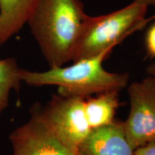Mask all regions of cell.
I'll return each mask as SVG.
<instances>
[{"label": "cell", "mask_w": 155, "mask_h": 155, "mask_svg": "<svg viewBox=\"0 0 155 155\" xmlns=\"http://www.w3.org/2000/svg\"><path fill=\"white\" fill-rule=\"evenodd\" d=\"M86 15L81 0H40L28 25L50 68L72 61Z\"/></svg>", "instance_id": "obj_1"}, {"label": "cell", "mask_w": 155, "mask_h": 155, "mask_svg": "<svg viewBox=\"0 0 155 155\" xmlns=\"http://www.w3.org/2000/svg\"><path fill=\"white\" fill-rule=\"evenodd\" d=\"M111 51L108 50L94 57L73 62L70 66L53 68L44 72L20 68L19 78L32 86H57L58 94L68 96L88 98L110 91L119 92L128 86L129 75L104 68L103 62Z\"/></svg>", "instance_id": "obj_2"}, {"label": "cell", "mask_w": 155, "mask_h": 155, "mask_svg": "<svg viewBox=\"0 0 155 155\" xmlns=\"http://www.w3.org/2000/svg\"><path fill=\"white\" fill-rule=\"evenodd\" d=\"M148 7L133 1L124 8L99 16L87 15L73 50L72 61L113 50L129 35L143 28Z\"/></svg>", "instance_id": "obj_3"}, {"label": "cell", "mask_w": 155, "mask_h": 155, "mask_svg": "<svg viewBox=\"0 0 155 155\" xmlns=\"http://www.w3.org/2000/svg\"><path fill=\"white\" fill-rule=\"evenodd\" d=\"M86 98L58 93L45 106L34 104L30 111L35 114L65 147L76 154L80 144L91 130L85 114Z\"/></svg>", "instance_id": "obj_4"}, {"label": "cell", "mask_w": 155, "mask_h": 155, "mask_svg": "<svg viewBox=\"0 0 155 155\" xmlns=\"http://www.w3.org/2000/svg\"><path fill=\"white\" fill-rule=\"evenodd\" d=\"M130 111L124 127L134 150L155 141V78L148 75L128 87Z\"/></svg>", "instance_id": "obj_5"}, {"label": "cell", "mask_w": 155, "mask_h": 155, "mask_svg": "<svg viewBox=\"0 0 155 155\" xmlns=\"http://www.w3.org/2000/svg\"><path fill=\"white\" fill-rule=\"evenodd\" d=\"M9 135L13 155H76L64 145L35 114Z\"/></svg>", "instance_id": "obj_6"}, {"label": "cell", "mask_w": 155, "mask_h": 155, "mask_svg": "<svg viewBox=\"0 0 155 155\" xmlns=\"http://www.w3.org/2000/svg\"><path fill=\"white\" fill-rule=\"evenodd\" d=\"M77 155H134L126 135L124 123L115 121L91 130L80 144Z\"/></svg>", "instance_id": "obj_7"}, {"label": "cell", "mask_w": 155, "mask_h": 155, "mask_svg": "<svg viewBox=\"0 0 155 155\" xmlns=\"http://www.w3.org/2000/svg\"><path fill=\"white\" fill-rule=\"evenodd\" d=\"M40 0H0V46L19 32Z\"/></svg>", "instance_id": "obj_8"}, {"label": "cell", "mask_w": 155, "mask_h": 155, "mask_svg": "<svg viewBox=\"0 0 155 155\" xmlns=\"http://www.w3.org/2000/svg\"><path fill=\"white\" fill-rule=\"evenodd\" d=\"M119 105V91H110L88 97L85 100L84 109L91 129L108 125L114 121Z\"/></svg>", "instance_id": "obj_9"}, {"label": "cell", "mask_w": 155, "mask_h": 155, "mask_svg": "<svg viewBox=\"0 0 155 155\" xmlns=\"http://www.w3.org/2000/svg\"><path fill=\"white\" fill-rule=\"evenodd\" d=\"M20 68L16 59L7 58L0 59V119L3 111L8 107L12 90L18 92L20 89Z\"/></svg>", "instance_id": "obj_10"}, {"label": "cell", "mask_w": 155, "mask_h": 155, "mask_svg": "<svg viewBox=\"0 0 155 155\" xmlns=\"http://www.w3.org/2000/svg\"><path fill=\"white\" fill-rule=\"evenodd\" d=\"M144 40L147 55L150 58H155V22L147 30Z\"/></svg>", "instance_id": "obj_11"}, {"label": "cell", "mask_w": 155, "mask_h": 155, "mask_svg": "<svg viewBox=\"0 0 155 155\" xmlns=\"http://www.w3.org/2000/svg\"><path fill=\"white\" fill-rule=\"evenodd\" d=\"M134 155H155V141L137 148L134 150Z\"/></svg>", "instance_id": "obj_12"}, {"label": "cell", "mask_w": 155, "mask_h": 155, "mask_svg": "<svg viewBox=\"0 0 155 155\" xmlns=\"http://www.w3.org/2000/svg\"><path fill=\"white\" fill-rule=\"evenodd\" d=\"M135 2L144 5L148 7L149 6H154L155 7V0H134Z\"/></svg>", "instance_id": "obj_13"}, {"label": "cell", "mask_w": 155, "mask_h": 155, "mask_svg": "<svg viewBox=\"0 0 155 155\" xmlns=\"http://www.w3.org/2000/svg\"><path fill=\"white\" fill-rule=\"evenodd\" d=\"M147 73H148V75H152L155 78V63H151L147 68Z\"/></svg>", "instance_id": "obj_14"}, {"label": "cell", "mask_w": 155, "mask_h": 155, "mask_svg": "<svg viewBox=\"0 0 155 155\" xmlns=\"http://www.w3.org/2000/svg\"><path fill=\"white\" fill-rule=\"evenodd\" d=\"M154 19H155V14H154V15H152V17H149V18H146V23H147H147L150 22L151 21H152V20H154Z\"/></svg>", "instance_id": "obj_15"}]
</instances>
